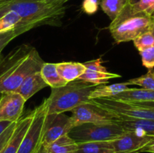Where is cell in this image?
<instances>
[{"label": "cell", "instance_id": "cell-16", "mask_svg": "<svg viewBox=\"0 0 154 153\" xmlns=\"http://www.w3.org/2000/svg\"><path fill=\"white\" fill-rule=\"evenodd\" d=\"M111 98L127 102L154 101V91L143 88H129L128 89L111 97Z\"/></svg>", "mask_w": 154, "mask_h": 153}, {"label": "cell", "instance_id": "cell-25", "mask_svg": "<svg viewBox=\"0 0 154 153\" xmlns=\"http://www.w3.org/2000/svg\"><path fill=\"white\" fill-rule=\"evenodd\" d=\"M130 85H137L143 88L154 91V69H148L147 74L128 80Z\"/></svg>", "mask_w": 154, "mask_h": 153}, {"label": "cell", "instance_id": "cell-36", "mask_svg": "<svg viewBox=\"0 0 154 153\" xmlns=\"http://www.w3.org/2000/svg\"><path fill=\"white\" fill-rule=\"evenodd\" d=\"M128 2H129V3H130V4H135V3H136L138 1H139V0H127Z\"/></svg>", "mask_w": 154, "mask_h": 153}, {"label": "cell", "instance_id": "cell-18", "mask_svg": "<svg viewBox=\"0 0 154 153\" xmlns=\"http://www.w3.org/2000/svg\"><path fill=\"white\" fill-rule=\"evenodd\" d=\"M130 85L129 82H120V83H114L112 85L107 86L105 84H101L96 86L95 89L90 93L89 96V100L96 98H111L129 88Z\"/></svg>", "mask_w": 154, "mask_h": 153}, {"label": "cell", "instance_id": "cell-13", "mask_svg": "<svg viewBox=\"0 0 154 153\" xmlns=\"http://www.w3.org/2000/svg\"><path fill=\"white\" fill-rule=\"evenodd\" d=\"M33 113L34 112L32 111L17 122L16 126L11 136L0 153H17L23 138L31 124Z\"/></svg>", "mask_w": 154, "mask_h": 153}, {"label": "cell", "instance_id": "cell-5", "mask_svg": "<svg viewBox=\"0 0 154 153\" xmlns=\"http://www.w3.org/2000/svg\"><path fill=\"white\" fill-rule=\"evenodd\" d=\"M126 130L116 121L108 122L84 123L75 126L69 135L77 142L113 141L120 137Z\"/></svg>", "mask_w": 154, "mask_h": 153}, {"label": "cell", "instance_id": "cell-12", "mask_svg": "<svg viewBox=\"0 0 154 153\" xmlns=\"http://www.w3.org/2000/svg\"><path fill=\"white\" fill-rule=\"evenodd\" d=\"M86 67L84 73L78 79L85 82L99 86L108 83L109 80L121 77L118 74L108 71L107 68L102 65V58L84 62Z\"/></svg>", "mask_w": 154, "mask_h": 153}, {"label": "cell", "instance_id": "cell-11", "mask_svg": "<svg viewBox=\"0 0 154 153\" xmlns=\"http://www.w3.org/2000/svg\"><path fill=\"white\" fill-rule=\"evenodd\" d=\"M154 137L142 135L134 130H126L123 135L111 141L114 153H139V151Z\"/></svg>", "mask_w": 154, "mask_h": 153}, {"label": "cell", "instance_id": "cell-28", "mask_svg": "<svg viewBox=\"0 0 154 153\" xmlns=\"http://www.w3.org/2000/svg\"><path fill=\"white\" fill-rule=\"evenodd\" d=\"M139 54L141 56V61L144 67L148 69L154 68V46L147 48L139 51Z\"/></svg>", "mask_w": 154, "mask_h": 153}, {"label": "cell", "instance_id": "cell-17", "mask_svg": "<svg viewBox=\"0 0 154 153\" xmlns=\"http://www.w3.org/2000/svg\"><path fill=\"white\" fill-rule=\"evenodd\" d=\"M59 74L67 82L78 80L86 70L84 63L76 62H63L56 63Z\"/></svg>", "mask_w": 154, "mask_h": 153}, {"label": "cell", "instance_id": "cell-27", "mask_svg": "<svg viewBox=\"0 0 154 153\" xmlns=\"http://www.w3.org/2000/svg\"><path fill=\"white\" fill-rule=\"evenodd\" d=\"M134 13L144 12L154 16V0H139L135 4H131Z\"/></svg>", "mask_w": 154, "mask_h": 153}, {"label": "cell", "instance_id": "cell-14", "mask_svg": "<svg viewBox=\"0 0 154 153\" xmlns=\"http://www.w3.org/2000/svg\"><path fill=\"white\" fill-rule=\"evenodd\" d=\"M47 86H48V85L44 80L41 72L37 71L27 76L15 92L19 93L26 101L40 90Z\"/></svg>", "mask_w": 154, "mask_h": 153}, {"label": "cell", "instance_id": "cell-32", "mask_svg": "<svg viewBox=\"0 0 154 153\" xmlns=\"http://www.w3.org/2000/svg\"><path fill=\"white\" fill-rule=\"evenodd\" d=\"M41 1L52 5H64L65 3L69 0H41Z\"/></svg>", "mask_w": 154, "mask_h": 153}, {"label": "cell", "instance_id": "cell-33", "mask_svg": "<svg viewBox=\"0 0 154 153\" xmlns=\"http://www.w3.org/2000/svg\"><path fill=\"white\" fill-rule=\"evenodd\" d=\"M12 122H10L7 121H0V135L4 132V130H5L6 128L10 126V124H11Z\"/></svg>", "mask_w": 154, "mask_h": 153}, {"label": "cell", "instance_id": "cell-26", "mask_svg": "<svg viewBox=\"0 0 154 153\" xmlns=\"http://www.w3.org/2000/svg\"><path fill=\"white\" fill-rule=\"evenodd\" d=\"M134 45L138 51L147 49L154 46V34L152 32H147L138 37H137L133 40Z\"/></svg>", "mask_w": 154, "mask_h": 153}, {"label": "cell", "instance_id": "cell-3", "mask_svg": "<svg viewBox=\"0 0 154 153\" xmlns=\"http://www.w3.org/2000/svg\"><path fill=\"white\" fill-rule=\"evenodd\" d=\"M97 86L81 80H75L59 88H51V92L45 102L48 114L64 113L87 103L89 96Z\"/></svg>", "mask_w": 154, "mask_h": 153}, {"label": "cell", "instance_id": "cell-40", "mask_svg": "<svg viewBox=\"0 0 154 153\" xmlns=\"http://www.w3.org/2000/svg\"><path fill=\"white\" fill-rule=\"evenodd\" d=\"M1 96H2V94H0V99H1Z\"/></svg>", "mask_w": 154, "mask_h": 153}, {"label": "cell", "instance_id": "cell-15", "mask_svg": "<svg viewBox=\"0 0 154 153\" xmlns=\"http://www.w3.org/2000/svg\"><path fill=\"white\" fill-rule=\"evenodd\" d=\"M116 122L125 130H134L140 134L154 136V119L119 118Z\"/></svg>", "mask_w": 154, "mask_h": 153}, {"label": "cell", "instance_id": "cell-37", "mask_svg": "<svg viewBox=\"0 0 154 153\" xmlns=\"http://www.w3.org/2000/svg\"><path fill=\"white\" fill-rule=\"evenodd\" d=\"M3 59H4V58H3V57L2 56H0V64H1L2 62H3Z\"/></svg>", "mask_w": 154, "mask_h": 153}, {"label": "cell", "instance_id": "cell-21", "mask_svg": "<svg viewBox=\"0 0 154 153\" xmlns=\"http://www.w3.org/2000/svg\"><path fill=\"white\" fill-rule=\"evenodd\" d=\"M75 153H114L111 141L84 142L78 143Z\"/></svg>", "mask_w": 154, "mask_h": 153}, {"label": "cell", "instance_id": "cell-38", "mask_svg": "<svg viewBox=\"0 0 154 153\" xmlns=\"http://www.w3.org/2000/svg\"><path fill=\"white\" fill-rule=\"evenodd\" d=\"M6 1H8V0H0V4H2V3L5 2Z\"/></svg>", "mask_w": 154, "mask_h": 153}, {"label": "cell", "instance_id": "cell-34", "mask_svg": "<svg viewBox=\"0 0 154 153\" xmlns=\"http://www.w3.org/2000/svg\"><path fill=\"white\" fill-rule=\"evenodd\" d=\"M133 103H136L138 104L141 105V106H146L148 108H152L154 109V101H145V102H133Z\"/></svg>", "mask_w": 154, "mask_h": 153}, {"label": "cell", "instance_id": "cell-8", "mask_svg": "<svg viewBox=\"0 0 154 153\" xmlns=\"http://www.w3.org/2000/svg\"><path fill=\"white\" fill-rule=\"evenodd\" d=\"M72 112L70 118L73 128L84 123L108 122L117 119L114 114L93 104L90 100L74 108Z\"/></svg>", "mask_w": 154, "mask_h": 153}, {"label": "cell", "instance_id": "cell-4", "mask_svg": "<svg viewBox=\"0 0 154 153\" xmlns=\"http://www.w3.org/2000/svg\"><path fill=\"white\" fill-rule=\"evenodd\" d=\"M154 16L144 12L134 13L127 1L117 17L111 21L109 30L117 43L134 40L147 32H152Z\"/></svg>", "mask_w": 154, "mask_h": 153}, {"label": "cell", "instance_id": "cell-22", "mask_svg": "<svg viewBox=\"0 0 154 153\" xmlns=\"http://www.w3.org/2000/svg\"><path fill=\"white\" fill-rule=\"evenodd\" d=\"M127 0H102L101 8L112 21L120 14Z\"/></svg>", "mask_w": 154, "mask_h": 153}, {"label": "cell", "instance_id": "cell-2", "mask_svg": "<svg viewBox=\"0 0 154 153\" xmlns=\"http://www.w3.org/2000/svg\"><path fill=\"white\" fill-rule=\"evenodd\" d=\"M14 11L22 19L23 26L33 28L41 26H59L66 13L64 5H52L41 0H8L0 4V17Z\"/></svg>", "mask_w": 154, "mask_h": 153}, {"label": "cell", "instance_id": "cell-24", "mask_svg": "<svg viewBox=\"0 0 154 153\" xmlns=\"http://www.w3.org/2000/svg\"><path fill=\"white\" fill-rule=\"evenodd\" d=\"M33 28L29 26H22L17 27L9 31L0 32V56H1L2 51L4 48L16 37L26 32L29 30Z\"/></svg>", "mask_w": 154, "mask_h": 153}, {"label": "cell", "instance_id": "cell-10", "mask_svg": "<svg viewBox=\"0 0 154 153\" xmlns=\"http://www.w3.org/2000/svg\"><path fill=\"white\" fill-rule=\"evenodd\" d=\"M26 100L17 92L2 93L0 99V121L17 122L20 118Z\"/></svg>", "mask_w": 154, "mask_h": 153}, {"label": "cell", "instance_id": "cell-9", "mask_svg": "<svg viewBox=\"0 0 154 153\" xmlns=\"http://www.w3.org/2000/svg\"><path fill=\"white\" fill-rule=\"evenodd\" d=\"M73 128L70 116L65 113L48 114L45 120L42 145L51 143L63 135L69 134Z\"/></svg>", "mask_w": 154, "mask_h": 153}, {"label": "cell", "instance_id": "cell-29", "mask_svg": "<svg viewBox=\"0 0 154 153\" xmlns=\"http://www.w3.org/2000/svg\"><path fill=\"white\" fill-rule=\"evenodd\" d=\"M16 124L17 122H12L10 124V126L8 128H6L4 130V132L0 135V152H1L2 148L5 147V146L6 145L8 141L9 140L15 128V126H16Z\"/></svg>", "mask_w": 154, "mask_h": 153}, {"label": "cell", "instance_id": "cell-20", "mask_svg": "<svg viewBox=\"0 0 154 153\" xmlns=\"http://www.w3.org/2000/svg\"><path fill=\"white\" fill-rule=\"evenodd\" d=\"M77 146L78 143L69 134H66L45 147L51 153H75Z\"/></svg>", "mask_w": 154, "mask_h": 153}, {"label": "cell", "instance_id": "cell-6", "mask_svg": "<svg viewBox=\"0 0 154 153\" xmlns=\"http://www.w3.org/2000/svg\"><path fill=\"white\" fill-rule=\"evenodd\" d=\"M90 101L111 114H114L117 118L154 119V109L146 107L133 102L123 101L111 98L92 99Z\"/></svg>", "mask_w": 154, "mask_h": 153}, {"label": "cell", "instance_id": "cell-19", "mask_svg": "<svg viewBox=\"0 0 154 153\" xmlns=\"http://www.w3.org/2000/svg\"><path fill=\"white\" fill-rule=\"evenodd\" d=\"M44 80L51 88H59L68 83L59 74L56 63L45 62L40 70Z\"/></svg>", "mask_w": 154, "mask_h": 153}, {"label": "cell", "instance_id": "cell-31", "mask_svg": "<svg viewBox=\"0 0 154 153\" xmlns=\"http://www.w3.org/2000/svg\"><path fill=\"white\" fill-rule=\"evenodd\" d=\"M141 152H150L154 153V137L147 144H146L139 151Z\"/></svg>", "mask_w": 154, "mask_h": 153}, {"label": "cell", "instance_id": "cell-39", "mask_svg": "<svg viewBox=\"0 0 154 153\" xmlns=\"http://www.w3.org/2000/svg\"><path fill=\"white\" fill-rule=\"evenodd\" d=\"M152 33L154 34V22H153V28H152Z\"/></svg>", "mask_w": 154, "mask_h": 153}, {"label": "cell", "instance_id": "cell-1", "mask_svg": "<svg viewBox=\"0 0 154 153\" xmlns=\"http://www.w3.org/2000/svg\"><path fill=\"white\" fill-rule=\"evenodd\" d=\"M44 63L37 50L30 45L15 48L0 64V94L16 91L27 76L40 71Z\"/></svg>", "mask_w": 154, "mask_h": 153}, {"label": "cell", "instance_id": "cell-35", "mask_svg": "<svg viewBox=\"0 0 154 153\" xmlns=\"http://www.w3.org/2000/svg\"><path fill=\"white\" fill-rule=\"evenodd\" d=\"M35 153H51V152H49L46 149V148L45 147V146L42 145L41 146L40 148H39L38 149Z\"/></svg>", "mask_w": 154, "mask_h": 153}, {"label": "cell", "instance_id": "cell-30", "mask_svg": "<svg viewBox=\"0 0 154 153\" xmlns=\"http://www.w3.org/2000/svg\"><path fill=\"white\" fill-rule=\"evenodd\" d=\"M99 2L98 0H84L82 9L87 14H93L98 10Z\"/></svg>", "mask_w": 154, "mask_h": 153}, {"label": "cell", "instance_id": "cell-23", "mask_svg": "<svg viewBox=\"0 0 154 153\" xmlns=\"http://www.w3.org/2000/svg\"><path fill=\"white\" fill-rule=\"evenodd\" d=\"M23 26L22 19L14 11H8L0 17V32L9 31Z\"/></svg>", "mask_w": 154, "mask_h": 153}, {"label": "cell", "instance_id": "cell-7", "mask_svg": "<svg viewBox=\"0 0 154 153\" xmlns=\"http://www.w3.org/2000/svg\"><path fill=\"white\" fill-rule=\"evenodd\" d=\"M32 120L24 135L17 153H35L42 145L47 111L45 102L33 110Z\"/></svg>", "mask_w": 154, "mask_h": 153}]
</instances>
